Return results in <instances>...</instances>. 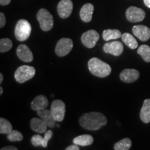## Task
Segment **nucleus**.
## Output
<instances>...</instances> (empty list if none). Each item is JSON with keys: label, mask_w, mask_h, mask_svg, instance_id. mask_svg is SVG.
Here are the masks:
<instances>
[{"label": "nucleus", "mask_w": 150, "mask_h": 150, "mask_svg": "<svg viewBox=\"0 0 150 150\" xmlns=\"http://www.w3.org/2000/svg\"><path fill=\"white\" fill-rule=\"evenodd\" d=\"M79 124L86 130L97 131L107 124V118L101 112H91L81 116Z\"/></svg>", "instance_id": "obj_1"}, {"label": "nucleus", "mask_w": 150, "mask_h": 150, "mask_svg": "<svg viewBox=\"0 0 150 150\" xmlns=\"http://www.w3.org/2000/svg\"><path fill=\"white\" fill-rule=\"evenodd\" d=\"M89 71L94 76L104 78L111 73V67L108 63L97 58H92L88 63Z\"/></svg>", "instance_id": "obj_2"}, {"label": "nucleus", "mask_w": 150, "mask_h": 150, "mask_svg": "<svg viewBox=\"0 0 150 150\" xmlns=\"http://www.w3.org/2000/svg\"><path fill=\"white\" fill-rule=\"evenodd\" d=\"M31 33V26L27 20H20L15 28V36L18 41L23 42L29 38Z\"/></svg>", "instance_id": "obj_3"}, {"label": "nucleus", "mask_w": 150, "mask_h": 150, "mask_svg": "<svg viewBox=\"0 0 150 150\" xmlns=\"http://www.w3.org/2000/svg\"><path fill=\"white\" fill-rule=\"evenodd\" d=\"M37 20L40 29L44 31H50L54 27V18L52 14L45 8H41L38 12Z\"/></svg>", "instance_id": "obj_4"}, {"label": "nucleus", "mask_w": 150, "mask_h": 150, "mask_svg": "<svg viewBox=\"0 0 150 150\" xmlns=\"http://www.w3.org/2000/svg\"><path fill=\"white\" fill-rule=\"evenodd\" d=\"M35 74V70L32 66L22 65L15 72V79L18 83H22L32 79Z\"/></svg>", "instance_id": "obj_5"}, {"label": "nucleus", "mask_w": 150, "mask_h": 150, "mask_svg": "<svg viewBox=\"0 0 150 150\" xmlns=\"http://www.w3.org/2000/svg\"><path fill=\"white\" fill-rule=\"evenodd\" d=\"M73 47V41L72 39L63 38L56 44L55 47V53L59 57H63L72 51Z\"/></svg>", "instance_id": "obj_6"}, {"label": "nucleus", "mask_w": 150, "mask_h": 150, "mask_svg": "<svg viewBox=\"0 0 150 150\" xmlns=\"http://www.w3.org/2000/svg\"><path fill=\"white\" fill-rule=\"evenodd\" d=\"M51 111L54 120L56 122H61L64 120L65 114V104L60 99L54 100L51 105Z\"/></svg>", "instance_id": "obj_7"}, {"label": "nucleus", "mask_w": 150, "mask_h": 150, "mask_svg": "<svg viewBox=\"0 0 150 150\" xmlns=\"http://www.w3.org/2000/svg\"><path fill=\"white\" fill-rule=\"evenodd\" d=\"M99 39V35L95 30H89L82 34L81 41L87 48H93Z\"/></svg>", "instance_id": "obj_8"}, {"label": "nucleus", "mask_w": 150, "mask_h": 150, "mask_svg": "<svg viewBox=\"0 0 150 150\" xmlns=\"http://www.w3.org/2000/svg\"><path fill=\"white\" fill-rule=\"evenodd\" d=\"M145 12L142 8L136 6H130L126 11V18L131 22H141L145 18Z\"/></svg>", "instance_id": "obj_9"}, {"label": "nucleus", "mask_w": 150, "mask_h": 150, "mask_svg": "<svg viewBox=\"0 0 150 150\" xmlns=\"http://www.w3.org/2000/svg\"><path fill=\"white\" fill-rule=\"evenodd\" d=\"M103 50L105 53L111 54L115 56H120L124 51L123 44L120 41L113 40L106 42L103 46Z\"/></svg>", "instance_id": "obj_10"}, {"label": "nucleus", "mask_w": 150, "mask_h": 150, "mask_svg": "<svg viewBox=\"0 0 150 150\" xmlns=\"http://www.w3.org/2000/svg\"><path fill=\"white\" fill-rule=\"evenodd\" d=\"M73 11V3L71 0H61L57 6L58 14L60 18L65 19L72 14Z\"/></svg>", "instance_id": "obj_11"}, {"label": "nucleus", "mask_w": 150, "mask_h": 150, "mask_svg": "<svg viewBox=\"0 0 150 150\" xmlns=\"http://www.w3.org/2000/svg\"><path fill=\"white\" fill-rule=\"evenodd\" d=\"M45 136L42 137L40 135L37 134L33 136L31 139V144L34 147H38V146H42V147H47L48 145L49 140L53 136V132L52 130H47L45 133Z\"/></svg>", "instance_id": "obj_12"}, {"label": "nucleus", "mask_w": 150, "mask_h": 150, "mask_svg": "<svg viewBox=\"0 0 150 150\" xmlns=\"http://www.w3.org/2000/svg\"><path fill=\"white\" fill-rule=\"evenodd\" d=\"M16 54L19 59L25 63H30L33 59V53L26 45H20L17 48Z\"/></svg>", "instance_id": "obj_13"}, {"label": "nucleus", "mask_w": 150, "mask_h": 150, "mask_svg": "<svg viewBox=\"0 0 150 150\" xmlns=\"http://www.w3.org/2000/svg\"><path fill=\"white\" fill-rule=\"evenodd\" d=\"M132 32L140 40L146 42L150 38V29L145 25H136L132 28Z\"/></svg>", "instance_id": "obj_14"}, {"label": "nucleus", "mask_w": 150, "mask_h": 150, "mask_svg": "<svg viewBox=\"0 0 150 150\" xmlns=\"http://www.w3.org/2000/svg\"><path fill=\"white\" fill-rule=\"evenodd\" d=\"M140 72L135 69H125L120 74V79L125 83H133L138 79Z\"/></svg>", "instance_id": "obj_15"}, {"label": "nucleus", "mask_w": 150, "mask_h": 150, "mask_svg": "<svg viewBox=\"0 0 150 150\" xmlns=\"http://www.w3.org/2000/svg\"><path fill=\"white\" fill-rule=\"evenodd\" d=\"M30 127L35 132L38 134H44L47 131V125L41 118L33 117L30 122Z\"/></svg>", "instance_id": "obj_16"}, {"label": "nucleus", "mask_w": 150, "mask_h": 150, "mask_svg": "<svg viewBox=\"0 0 150 150\" xmlns=\"http://www.w3.org/2000/svg\"><path fill=\"white\" fill-rule=\"evenodd\" d=\"M94 11V6L91 3H87L84 4L80 10V18L84 22H90L93 18Z\"/></svg>", "instance_id": "obj_17"}, {"label": "nucleus", "mask_w": 150, "mask_h": 150, "mask_svg": "<svg viewBox=\"0 0 150 150\" xmlns=\"http://www.w3.org/2000/svg\"><path fill=\"white\" fill-rule=\"evenodd\" d=\"M37 113L38 115L41 119L45 122L47 125L48 127H50V128H54V127H55L56 121L54 120L51 110H48L46 109V108H44V109L38 110Z\"/></svg>", "instance_id": "obj_18"}, {"label": "nucleus", "mask_w": 150, "mask_h": 150, "mask_svg": "<svg viewBox=\"0 0 150 150\" xmlns=\"http://www.w3.org/2000/svg\"><path fill=\"white\" fill-rule=\"evenodd\" d=\"M49 102L48 99L45 95H38L36 97L33 99V100L31 102V108L33 110H38L44 109L48 106Z\"/></svg>", "instance_id": "obj_19"}, {"label": "nucleus", "mask_w": 150, "mask_h": 150, "mask_svg": "<svg viewBox=\"0 0 150 150\" xmlns=\"http://www.w3.org/2000/svg\"><path fill=\"white\" fill-rule=\"evenodd\" d=\"M140 117L144 123L150 122V99H147L144 101L140 110Z\"/></svg>", "instance_id": "obj_20"}, {"label": "nucleus", "mask_w": 150, "mask_h": 150, "mask_svg": "<svg viewBox=\"0 0 150 150\" xmlns=\"http://www.w3.org/2000/svg\"><path fill=\"white\" fill-rule=\"evenodd\" d=\"M93 141L94 139L93 136L89 134L81 135L73 139V143L79 146H82V147L91 145L93 143Z\"/></svg>", "instance_id": "obj_21"}, {"label": "nucleus", "mask_w": 150, "mask_h": 150, "mask_svg": "<svg viewBox=\"0 0 150 150\" xmlns=\"http://www.w3.org/2000/svg\"><path fill=\"white\" fill-rule=\"evenodd\" d=\"M122 40L127 47L131 50H135L138 47V43L137 42L136 39L132 35L129 33H125L122 34L121 36Z\"/></svg>", "instance_id": "obj_22"}, {"label": "nucleus", "mask_w": 150, "mask_h": 150, "mask_svg": "<svg viewBox=\"0 0 150 150\" xmlns=\"http://www.w3.org/2000/svg\"><path fill=\"white\" fill-rule=\"evenodd\" d=\"M122 36L120 31L118 29H106L103 31L102 37L105 41L116 40Z\"/></svg>", "instance_id": "obj_23"}, {"label": "nucleus", "mask_w": 150, "mask_h": 150, "mask_svg": "<svg viewBox=\"0 0 150 150\" xmlns=\"http://www.w3.org/2000/svg\"><path fill=\"white\" fill-rule=\"evenodd\" d=\"M131 140L128 138H125L116 142L113 148L115 150H129L131 147Z\"/></svg>", "instance_id": "obj_24"}, {"label": "nucleus", "mask_w": 150, "mask_h": 150, "mask_svg": "<svg viewBox=\"0 0 150 150\" xmlns=\"http://www.w3.org/2000/svg\"><path fill=\"white\" fill-rule=\"evenodd\" d=\"M139 55L141 56L142 59L147 63L150 62V47L146 45H142L138 49L137 51Z\"/></svg>", "instance_id": "obj_25"}, {"label": "nucleus", "mask_w": 150, "mask_h": 150, "mask_svg": "<svg viewBox=\"0 0 150 150\" xmlns=\"http://www.w3.org/2000/svg\"><path fill=\"white\" fill-rule=\"evenodd\" d=\"M13 130V127L10 122L5 118H0V133L1 134L8 135Z\"/></svg>", "instance_id": "obj_26"}, {"label": "nucleus", "mask_w": 150, "mask_h": 150, "mask_svg": "<svg viewBox=\"0 0 150 150\" xmlns=\"http://www.w3.org/2000/svg\"><path fill=\"white\" fill-rule=\"evenodd\" d=\"M13 42L9 38H1L0 40V52L4 53L12 48Z\"/></svg>", "instance_id": "obj_27"}, {"label": "nucleus", "mask_w": 150, "mask_h": 150, "mask_svg": "<svg viewBox=\"0 0 150 150\" xmlns=\"http://www.w3.org/2000/svg\"><path fill=\"white\" fill-rule=\"evenodd\" d=\"M7 138L11 142L21 141V140H23V135L20 131L17 130H13L10 134H8Z\"/></svg>", "instance_id": "obj_28"}, {"label": "nucleus", "mask_w": 150, "mask_h": 150, "mask_svg": "<svg viewBox=\"0 0 150 150\" xmlns=\"http://www.w3.org/2000/svg\"><path fill=\"white\" fill-rule=\"evenodd\" d=\"M6 20L5 15L3 13H0V28H3L6 25Z\"/></svg>", "instance_id": "obj_29"}, {"label": "nucleus", "mask_w": 150, "mask_h": 150, "mask_svg": "<svg viewBox=\"0 0 150 150\" xmlns=\"http://www.w3.org/2000/svg\"><path fill=\"white\" fill-rule=\"evenodd\" d=\"M79 146L76 145V144H74V145H71L68 147H66V150H79Z\"/></svg>", "instance_id": "obj_30"}, {"label": "nucleus", "mask_w": 150, "mask_h": 150, "mask_svg": "<svg viewBox=\"0 0 150 150\" xmlns=\"http://www.w3.org/2000/svg\"><path fill=\"white\" fill-rule=\"evenodd\" d=\"M18 148H16L14 146H7V147H2L1 149V150H17Z\"/></svg>", "instance_id": "obj_31"}, {"label": "nucleus", "mask_w": 150, "mask_h": 150, "mask_svg": "<svg viewBox=\"0 0 150 150\" xmlns=\"http://www.w3.org/2000/svg\"><path fill=\"white\" fill-rule=\"evenodd\" d=\"M11 0H0V4L1 6H6L11 3Z\"/></svg>", "instance_id": "obj_32"}, {"label": "nucleus", "mask_w": 150, "mask_h": 150, "mask_svg": "<svg viewBox=\"0 0 150 150\" xmlns=\"http://www.w3.org/2000/svg\"><path fill=\"white\" fill-rule=\"evenodd\" d=\"M143 1H144V4H145L146 6L150 8V0H143Z\"/></svg>", "instance_id": "obj_33"}, {"label": "nucleus", "mask_w": 150, "mask_h": 150, "mask_svg": "<svg viewBox=\"0 0 150 150\" xmlns=\"http://www.w3.org/2000/svg\"><path fill=\"white\" fill-rule=\"evenodd\" d=\"M3 79H4V76H3V74H0V83H2V81H3Z\"/></svg>", "instance_id": "obj_34"}, {"label": "nucleus", "mask_w": 150, "mask_h": 150, "mask_svg": "<svg viewBox=\"0 0 150 150\" xmlns=\"http://www.w3.org/2000/svg\"><path fill=\"white\" fill-rule=\"evenodd\" d=\"M2 93H3V88L1 86V87H0V95H2Z\"/></svg>", "instance_id": "obj_35"}]
</instances>
